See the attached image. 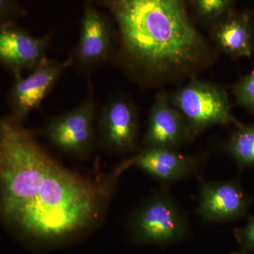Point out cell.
Returning <instances> with one entry per match:
<instances>
[{"mask_svg": "<svg viewBox=\"0 0 254 254\" xmlns=\"http://www.w3.org/2000/svg\"><path fill=\"white\" fill-rule=\"evenodd\" d=\"M133 158L95 179L62 166L11 115L0 121V216L31 246L54 247L88 235L104 218Z\"/></svg>", "mask_w": 254, "mask_h": 254, "instance_id": "1", "label": "cell"}, {"mask_svg": "<svg viewBox=\"0 0 254 254\" xmlns=\"http://www.w3.org/2000/svg\"><path fill=\"white\" fill-rule=\"evenodd\" d=\"M116 23L113 57L126 68L157 77L201 62L206 47L187 0H98Z\"/></svg>", "mask_w": 254, "mask_h": 254, "instance_id": "2", "label": "cell"}, {"mask_svg": "<svg viewBox=\"0 0 254 254\" xmlns=\"http://www.w3.org/2000/svg\"><path fill=\"white\" fill-rule=\"evenodd\" d=\"M128 235L138 245H164L185 238L190 222L170 195L156 192L143 200L128 215Z\"/></svg>", "mask_w": 254, "mask_h": 254, "instance_id": "3", "label": "cell"}, {"mask_svg": "<svg viewBox=\"0 0 254 254\" xmlns=\"http://www.w3.org/2000/svg\"><path fill=\"white\" fill-rule=\"evenodd\" d=\"M170 101L185 118L193 137L215 125H242L232 114L227 92L210 82L190 81L177 90Z\"/></svg>", "mask_w": 254, "mask_h": 254, "instance_id": "4", "label": "cell"}, {"mask_svg": "<svg viewBox=\"0 0 254 254\" xmlns=\"http://www.w3.org/2000/svg\"><path fill=\"white\" fill-rule=\"evenodd\" d=\"M86 98L77 106L50 120L44 133L58 149L76 157L89 155L97 140V102L91 83Z\"/></svg>", "mask_w": 254, "mask_h": 254, "instance_id": "5", "label": "cell"}, {"mask_svg": "<svg viewBox=\"0 0 254 254\" xmlns=\"http://www.w3.org/2000/svg\"><path fill=\"white\" fill-rule=\"evenodd\" d=\"M71 64V56L64 62L46 58L26 77H22L21 73H15L8 94L10 115L22 122L31 112L40 108L65 70Z\"/></svg>", "mask_w": 254, "mask_h": 254, "instance_id": "6", "label": "cell"}, {"mask_svg": "<svg viewBox=\"0 0 254 254\" xmlns=\"http://www.w3.org/2000/svg\"><path fill=\"white\" fill-rule=\"evenodd\" d=\"M138 112L131 100L114 95L102 106L97 123V139L105 150L124 153L136 146Z\"/></svg>", "mask_w": 254, "mask_h": 254, "instance_id": "7", "label": "cell"}, {"mask_svg": "<svg viewBox=\"0 0 254 254\" xmlns=\"http://www.w3.org/2000/svg\"><path fill=\"white\" fill-rule=\"evenodd\" d=\"M115 43L113 28L93 5L87 4L79 39L71 55L73 64L84 73L93 71L113 58Z\"/></svg>", "mask_w": 254, "mask_h": 254, "instance_id": "8", "label": "cell"}, {"mask_svg": "<svg viewBox=\"0 0 254 254\" xmlns=\"http://www.w3.org/2000/svg\"><path fill=\"white\" fill-rule=\"evenodd\" d=\"M251 200L237 180L203 182L197 213L207 222L233 221L245 216Z\"/></svg>", "mask_w": 254, "mask_h": 254, "instance_id": "9", "label": "cell"}, {"mask_svg": "<svg viewBox=\"0 0 254 254\" xmlns=\"http://www.w3.org/2000/svg\"><path fill=\"white\" fill-rule=\"evenodd\" d=\"M53 33L36 38L14 26H1L0 60L12 73L35 69L46 58Z\"/></svg>", "mask_w": 254, "mask_h": 254, "instance_id": "10", "label": "cell"}, {"mask_svg": "<svg viewBox=\"0 0 254 254\" xmlns=\"http://www.w3.org/2000/svg\"><path fill=\"white\" fill-rule=\"evenodd\" d=\"M192 134L185 118L163 92L151 107L148 128L143 138L145 148L177 150L190 141Z\"/></svg>", "mask_w": 254, "mask_h": 254, "instance_id": "11", "label": "cell"}, {"mask_svg": "<svg viewBox=\"0 0 254 254\" xmlns=\"http://www.w3.org/2000/svg\"><path fill=\"white\" fill-rule=\"evenodd\" d=\"M201 158L168 148H145L134 157L133 166L163 182L177 181L198 171Z\"/></svg>", "mask_w": 254, "mask_h": 254, "instance_id": "12", "label": "cell"}, {"mask_svg": "<svg viewBox=\"0 0 254 254\" xmlns=\"http://www.w3.org/2000/svg\"><path fill=\"white\" fill-rule=\"evenodd\" d=\"M218 49L233 58H251L254 53V26L248 14L223 18L214 31Z\"/></svg>", "mask_w": 254, "mask_h": 254, "instance_id": "13", "label": "cell"}, {"mask_svg": "<svg viewBox=\"0 0 254 254\" xmlns=\"http://www.w3.org/2000/svg\"><path fill=\"white\" fill-rule=\"evenodd\" d=\"M224 146L241 168L254 166V122L237 127Z\"/></svg>", "mask_w": 254, "mask_h": 254, "instance_id": "14", "label": "cell"}, {"mask_svg": "<svg viewBox=\"0 0 254 254\" xmlns=\"http://www.w3.org/2000/svg\"><path fill=\"white\" fill-rule=\"evenodd\" d=\"M232 92L237 105L254 116V68L235 83Z\"/></svg>", "mask_w": 254, "mask_h": 254, "instance_id": "15", "label": "cell"}, {"mask_svg": "<svg viewBox=\"0 0 254 254\" xmlns=\"http://www.w3.org/2000/svg\"><path fill=\"white\" fill-rule=\"evenodd\" d=\"M233 0H193L198 15L207 21L219 19L226 14Z\"/></svg>", "mask_w": 254, "mask_h": 254, "instance_id": "16", "label": "cell"}, {"mask_svg": "<svg viewBox=\"0 0 254 254\" xmlns=\"http://www.w3.org/2000/svg\"><path fill=\"white\" fill-rule=\"evenodd\" d=\"M17 6L14 0H0L1 26L11 25L10 20L17 13Z\"/></svg>", "mask_w": 254, "mask_h": 254, "instance_id": "17", "label": "cell"}, {"mask_svg": "<svg viewBox=\"0 0 254 254\" xmlns=\"http://www.w3.org/2000/svg\"><path fill=\"white\" fill-rule=\"evenodd\" d=\"M238 234L244 247L247 250L254 251V216L249 220L246 226Z\"/></svg>", "mask_w": 254, "mask_h": 254, "instance_id": "18", "label": "cell"}, {"mask_svg": "<svg viewBox=\"0 0 254 254\" xmlns=\"http://www.w3.org/2000/svg\"><path fill=\"white\" fill-rule=\"evenodd\" d=\"M242 254L235 253V254Z\"/></svg>", "mask_w": 254, "mask_h": 254, "instance_id": "19", "label": "cell"}]
</instances>
